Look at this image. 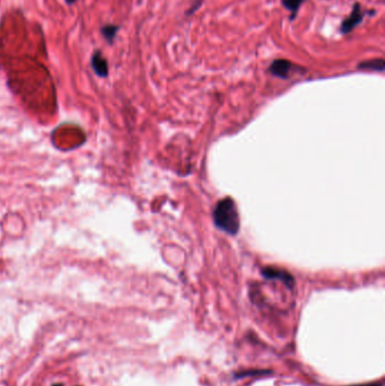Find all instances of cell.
<instances>
[{
	"label": "cell",
	"mask_w": 385,
	"mask_h": 386,
	"mask_svg": "<svg viewBox=\"0 0 385 386\" xmlns=\"http://www.w3.org/2000/svg\"><path fill=\"white\" fill-rule=\"evenodd\" d=\"M92 67L94 69L95 74L100 77H106L109 75V66L108 61L102 55V52L95 51L92 57Z\"/></svg>",
	"instance_id": "cell-5"
},
{
	"label": "cell",
	"mask_w": 385,
	"mask_h": 386,
	"mask_svg": "<svg viewBox=\"0 0 385 386\" xmlns=\"http://www.w3.org/2000/svg\"><path fill=\"white\" fill-rule=\"evenodd\" d=\"M304 2L305 0H281V4L282 6L291 12V20H294L299 10V7L302 6V4Z\"/></svg>",
	"instance_id": "cell-8"
},
{
	"label": "cell",
	"mask_w": 385,
	"mask_h": 386,
	"mask_svg": "<svg viewBox=\"0 0 385 386\" xmlns=\"http://www.w3.org/2000/svg\"><path fill=\"white\" fill-rule=\"evenodd\" d=\"M118 31H119L118 25L108 24V25H104L103 28H102L101 32H102V35H103L106 41H108L109 43H112L113 40L116 39V37H117Z\"/></svg>",
	"instance_id": "cell-7"
},
{
	"label": "cell",
	"mask_w": 385,
	"mask_h": 386,
	"mask_svg": "<svg viewBox=\"0 0 385 386\" xmlns=\"http://www.w3.org/2000/svg\"><path fill=\"white\" fill-rule=\"evenodd\" d=\"M262 274L263 277H265L267 279H271V280H279L289 286L293 285L294 282V278L291 277L288 272H286L285 270L268 267L262 270Z\"/></svg>",
	"instance_id": "cell-4"
},
{
	"label": "cell",
	"mask_w": 385,
	"mask_h": 386,
	"mask_svg": "<svg viewBox=\"0 0 385 386\" xmlns=\"http://www.w3.org/2000/svg\"><path fill=\"white\" fill-rule=\"evenodd\" d=\"M214 220L218 228L229 235L237 234L240 229V216L237 207L231 198L220 200L215 208Z\"/></svg>",
	"instance_id": "cell-1"
},
{
	"label": "cell",
	"mask_w": 385,
	"mask_h": 386,
	"mask_svg": "<svg viewBox=\"0 0 385 386\" xmlns=\"http://www.w3.org/2000/svg\"><path fill=\"white\" fill-rule=\"evenodd\" d=\"M385 67V62L383 59H373L368 61H362L361 64L358 66L359 69H366V70H374V72H383Z\"/></svg>",
	"instance_id": "cell-6"
},
{
	"label": "cell",
	"mask_w": 385,
	"mask_h": 386,
	"mask_svg": "<svg viewBox=\"0 0 385 386\" xmlns=\"http://www.w3.org/2000/svg\"><path fill=\"white\" fill-rule=\"evenodd\" d=\"M53 386H63V385H61V384H56V385H53Z\"/></svg>",
	"instance_id": "cell-11"
},
{
	"label": "cell",
	"mask_w": 385,
	"mask_h": 386,
	"mask_svg": "<svg viewBox=\"0 0 385 386\" xmlns=\"http://www.w3.org/2000/svg\"><path fill=\"white\" fill-rule=\"evenodd\" d=\"M367 14L366 12L361 11V7L359 4H355V6L352 8L351 14L349 15L346 20L342 22L341 24V33L347 34L356 28L357 25L361 23V21L364 20L365 15Z\"/></svg>",
	"instance_id": "cell-2"
},
{
	"label": "cell",
	"mask_w": 385,
	"mask_h": 386,
	"mask_svg": "<svg viewBox=\"0 0 385 386\" xmlns=\"http://www.w3.org/2000/svg\"><path fill=\"white\" fill-rule=\"evenodd\" d=\"M67 2L70 4V3H74L75 2V0H67Z\"/></svg>",
	"instance_id": "cell-10"
},
{
	"label": "cell",
	"mask_w": 385,
	"mask_h": 386,
	"mask_svg": "<svg viewBox=\"0 0 385 386\" xmlns=\"http://www.w3.org/2000/svg\"><path fill=\"white\" fill-rule=\"evenodd\" d=\"M294 68V65L290 61L285 59L274 60L270 66V73L279 78H288L289 74Z\"/></svg>",
	"instance_id": "cell-3"
},
{
	"label": "cell",
	"mask_w": 385,
	"mask_h": 386,
	"mask_svg": "<svg viewBox=\"0 0 385 386\" xmlns=\"http://www.w3.org/2000/svg\"><path fill=\"white\" fill-rule=\"evenodd\" d=\"M351 386H383L380 381H375V383H368V384H359V385H351Z\"/></svg>",
	"instance_id": "cell-9"
}]
</instances>
